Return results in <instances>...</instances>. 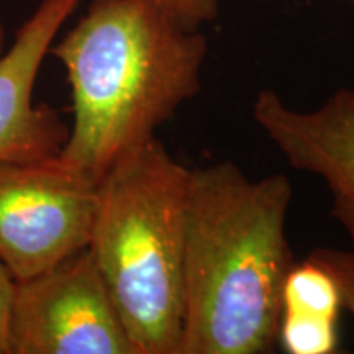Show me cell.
I'll return each instance as SVG.
<instances>
[{"label": "cell", "instance_id": "obj_1", "mask_svg": "<svg viewBox=\"0 0 354 354\" xmlns=\"http://www.w3.org/2000/svg\"><path fill=\"white\" fill-rule=\"evenodd\" d=\"M284 174L251 179L232 161L190 169L179 354H263L277 346L282 287L295 264Z\"/></svg>", "mask_w": 354, "mask_h": 354}, {"label": "cell", "instance_id": "obj_2", "mask_svg": "<svg viewBox=\"0 0 354 354\" xmlns=\"http://www.w3.org/2000/svg\"><path fill=\"white\" fill-rule=\"evenodd\" d=\"M48 55L73 95L59 159L99 184L201 92L207 39L156 0H92Z\"/></svg>", "mask_w": 354, "mask_h": 354}, {"label": "cell", "instance_id": "obj_3", "mask_svg": "<svg viewBox=\"0 0 354 354\" xmlns=\"http://www.w3.org/2000/svg\"><path fill=\"white\" fill-rule=\"evenodd\" d=\"M189 174L153 138L97 184L87 250L136 354H179Z\"/></svg>", "mask_w": 354, "mask_h": 354}, {"label": "cell", "instance_id": "obj_4", "mask_svg": "<svg viewBox=\"0 0 354 354\" xmlns=\"http://www.w3.org/2000/svg\"><path fill=\"white\" fill-rule=\"evenodd\" d=\"M97 183L59 156L0 162V259L15 282L88 245Z\"/></svg>", "mask_w": 354, "mask_h": 354}, {"label": "cell", "instance_id": "obj_5", "mask_svg": "<svg viewBox=\"0 0 354 354\" xmlns=\"http://www.w3.org/2000/svg\"><path fill=\"white\" fill-rule=\"evenodd\" d=\"M8 354H136L87 248L15 282Z\"/></svg>", "mask_w": 354, "mask_h": 354}, {"label": "cell", "instance_id": "obj_6", "mask_svg": "<svg viewBox=\"0 0 354 354\" xmlns=\"http://www.w3.org/2000/svg\"><path fill=\"white\" fill-rule=\"evenodd\" d=\"M251 115L294 169L325 183L331 214L351 240L354 254V87L339 88L320 107H290L272 88L254 97Z\"/></svg>", "mask_w": 354, "mask_h": 354}, {"label": "cell", "instance_id": "obj_7", "mask_svg": "<svg viewBox=\"0 0 354 354\" xmlns=\"http://www.w3.org/2000/svg\"><path fill=\"white\" fill-rule=\"evenodd\" d=\"M81 0H41L0 59V162L59 156L69 128L48 104H33L44 56Z\"/></svg>", "mask_w": 354, "mask_h": 354}, {"label": "cell", "instance_id": "obj_8", "mask_svg": "<svg viewBox=\"0 0 354 354\" xmlns=\"http://www.w3.org/2000/svg\"><path fill=\"white\" fill-rule=\"evenodd\" d=\"M342 308L338 286L323 266L307 258L292 266L282 287L281 315H305L338 320Z\"/></svg>", "mask_w": 354, "mask_h": 354}, {"label": "cell", "instance_id": "obj_9", "mask_svg": "<svg viewBox=\"0 0 354 354\" xmlns=\"http://www.w3.org/2000/svg\"><path fill=\"white\" fill-rule=\"evenodd\" d=\"M336 322L330 318L281 315L277 344L290 354H330L338 348Z\"/></svg>", "mask_w": 354, "mask_h": 354}, {"label": "cell", "instance_id": "obj_10", "mask_svg": "<svg viewBox=\"0 0 354 354\" xmlns=\"http://www.w3.org/2000/svg\"><path fill=\"white\" fill-rule=\"evenodd\" d=\"M308 258L323 266L333 276L342 297V307L354 318V254L351 251L322 248L313 251Z\"/></svg>", "mask_w": 354, "mask_h": 354}, {"label": "cell", "instance_id": "obj_11", "mask_svg": "<svg viewBox=\"0 0 354 354\" xmlns=\"http://www.w3.org/2000/svg\"><path fill=\"white\" fill-rule=\"evenodd\" d=\"M185 28L201 30L205 24L215 20L220 0H156Z\"/></svg>", "mask_w": 354, "mask_h": 354}, {"label": "cell", "instance_id": "obj_12", "mask_svg": "<svg viewBox=\"0 0 354 354\" xmlns=\"http://www.w3.org/2000/svg\"><path fill=\"white\" fill-rule=\"evenodd\" d=\"M15 289V279L0 259V354H8L7 348V323L10 304Z\"/></svg>", "mask_w": 354, "mask_h": 354}, {"label": "cell", "instance_id": "obj_13", "mask_svg": "<svg viewBox=\"0 0 354 354\" xmlns=\"http://www.w3.org/2000/svg\"><path fill=\"white\" fill-rule=\"evenodd\" d=\"M6 55V26H3L2 13H0V59Z\"/></svg>", "mask_w": 354, "mask_h": 354}, {"label": "cell", "instance_id": "obj_14", "mask_svg": "<svg viewBox=\"0 0 354 354\" xmlns=\"http://www.w3.org/2000/svg\"><path fill=\"white\" fill-rule=\"evenodd\" d=\"M351 3H353V8H354V0H351Z\"/></svg>", "mask_w": 354, "mask_h": 354}]
</instances>
